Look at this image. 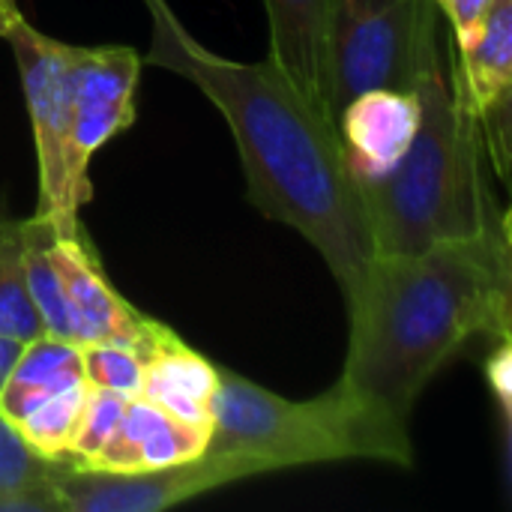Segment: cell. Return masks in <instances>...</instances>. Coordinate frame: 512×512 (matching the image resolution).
<instances>
[{
    "instance_id": "cell-1",
    "label": "cell",
    "mask_w": 512,
    "mask_h": 512,
    "mask_svg": "<svg viewBox=\"0 0 512 512\" xmlns=\"http://www.w3.org/2000/svg\"><path fill=\"white\" fill-rule=\"evenodd\" d=\"M144 3L153 30L147 60L189 78L222 111L252 207L303 234L348 297L375 258V243L336 123L270 57L258 63L219 57L186 33L165 0Z\"/></svg>"
},
{
    "instance_id": "cell-2",
    "label": "cell",
    "mask_w": 512,
    "mask_h": 512,
    "mask_svg": "<svg viewBox=\"0 0 512 512\" xmlns=\"http://www.w3.org/2000/svg\"><path fill=\"white\" fill-rule=\"evenodd\" d=\"M510 216L423 252L375 255L345 297L342 384L408 423L438 369L471 339H510Z\"/></svg>"
},
{
    "instance_id": "cell-3",
    "label": "cell",
    "mask_w": 512,
    "mask_h": 512,
    "mask_svg": "<svg viewBox=\"0 0 512 512\" xmlns=\"http://www.w3.org/2000/svg\"><path fill=\"white\" fill-rule=\"evenodd\" d=\"M414 90L420 126L411 147L387 174L360 183L375 255L423 252L504 219L483 177V135L444 15L426 33Z\"/></svg>"
},
{
    "instance_id": "cell-4",
    "label": "cell",
    "mask_w": 512,
    "mask_h": 512,
    "mask_svg": "<svg viewBox=\"0 0 512 512\" xmlns=\"http://www.w3.org/2000/svg\"><path fill=\"white\" fill-rule=\"evenodd\" d=\"M207 450L252 456L267 474L348 459L399 468L414 462L408 423L366 402L342 381L315 399L291 402L222 366L210 399Z\"/></svg>"
},
{
    "instance_id": "cell-5",
    "label": "cell",
    "mask_w": 512,
    "mask_h": 512,
    "mask_svg": "<svg viewBox=\"0 0 512 512\" xmlns=\"http://www.w3.org/2000/svg\"><path fill=\"white\" fill-rule=\"evenodd\" d=\"M435 0H333L327 30V117L372 87L414 90Z\"/></svg>"
},
{
    "instance_id": "cell-6",
    "label": "cell",
    "mask_w": 512,
    "mask_h": 512,
    "mask_svg": "<svg viewBox=\"0 0 512 512\" xmlns=\"http://www.w3.org/2000/svg\"><path fill=\"white\" fill-rule=\"evenodd\" d=\"M9 42L21 90L30 114L36 168H39V201L36 216H45L57 234H78V207L66 183V135H69V102H72V54L66 45L42 30H36L18 9L0 27Z\"/></svg>"
},
{
    "instance_id": "cell-7",
    "label": "cell",
    "mask_w": 512,
    "mask_h": 512,
    "mask_svg": "<svg viewBox=\"0 0 512 512\" xmlns=\"http://www.w3.org/2000/svg\"><path fill=\"white\" fill-rule=\"evenodd\" d=\"M267 474V468L243 453H213L147 471H105L57 462L51 495L63 512H159L213 489Z\"/></svg>"
},
{
    "instance_id": "cell-8",
    "label": "cell",
    "mask_w": 512,
    "mask_h": 512,
    "mask_svg": "<svg viewBox=\"0 0 512 512\" xmlns=\"http://www.w3.org/2000/svg\"><path fill=\"white\" fill-rule=\"evenodd\" d=\"M141 57L126 45H75L72 102L66 135V183L75 207L90 201L87 168L93 153L135 123Z\"/></svg>"
},
{
    "instance_id": "cell-9",
    "label": "cell",
    "mask_w": 512,
    "mask_h": 512,
    "mask_svg": "<svg viewBox=\"0 0 512 512\" xmlns=\"http://www.w3.org/2000/svg\"><path fill=\"white\" fill-rule=\"evenodd\" d=\"M51 258L63 279L75 345L111 342L147 357L171 333V327L141 315L132 303L120 297V291L102 273V264L84 231L54 234Z\"/></svg>"
},
{
    "instance_id": "cell-10",
    "label": "cell",
    "mask_w": 512,
    "mask_h": 512,
    "mask_svg": "<svg viewBox=\"0 0 512 512\" xmlns=\"http://www.w3.org/2000/svg\"><path fill=\"white\" fill-rule=\"evenodd\" d=\"M459 75L501 180L510 174L512 0H495L471 45L456 48Z\"/></svg>"
},
{
    "instance_id": "cell-11",
    "label": "cell",
    "mask_w": 512,
    "mask_h": 512,
    "mask_svg": "<svg viewBox=\"0 0 512 512\" xmlns=\"http://www.w3.org/2000/svg\"><path fill=\"white\" fill-rule=\"evenodd\" d=\"M420 126L417 90L372 87L336 117V132L357 183L387 174L411 147Z\"/></svg>"
},
{
    "instance_id": "cell-12",
    "label": "cell",
    "mask_w": 512,
    "mask_h": 512,
    "mask_svg": "<svg viewBox=\"0 0 512 512\" xmlns=\"http://www.w3.org/2000/svg\"><path fill=\"white\" fill-rule=\"evenodd\" d=\"M207 450V432L171 417L147 399H129L105 447L84 468L147 471L189 462Z\"/></svg>"
},
{
    "instance_id": "cell-13",
    "label": "cell",
    "mask_w": 512,
    "mask_h": 512,
    "mask_svg": "<svg viewBox=\"0 0 512 512\" xmlns=\"http://www.w3.org/2000/svg\"><path fill=\"white\" fill-rule=\"evenodd\" d=\"M333 0H264L270 60L327 114V30Z\"/></svg>"
},
{
    "instance_id": "cell-14",
    "label": "cell",
    "mask_w": 512,
    "mask_h": 512,
    "mask_svg": "<svg viewBox=\"0 0 512 512\" xmlns=\"http://www.w3.org/2000/svg\"><path fill=\"white\" fill-rule=\"evenodd\" d=\"M219 366L192 351L174 330L144 357L141 399L159 405L171 417L210 435V399Z\"/></svg>"
},
{
    "instance_id": "cell-15",
    "label": "cell",
    "mask_w": 512,
    "mask_h": 512,
    "mask_svg": "<svg viewBox=\"0 0 512 512\" xmlns=\"http://www.w3.org/2000/svg\"><path fill=\"white\" fill-rule=\"evenodd\" d=\"M84 384L78 345L51 333H42L24 342L3 390H0V414L9 423H18L39 402Z\"/></svg>"
},
{
    "instance_id": "cell-16",
    "label": "cell",
    "mask_w": 512,
    "mask_h": 512,
    "mask_svg": "<svg viewBox=\"0 0 512 512\" xmlns=\"http://www.w3.org/2000/svg\"><path fill=\"white\" fill-rule=\"evenodd\" d=\"M54 234L57 228L45 216L33 213L30 219H24V279H27V291L42 318L45 333L72 342V318H69L63 279L51 258Z\"/></svg>"
},
{
    "instance_id": "cell-17",
    "label": "cell",
    "mask_w": 512,
    "mask_h": 512,
    "mask_svg": "<svg viewBox=\"0 0 512 512\" xmlns=\"http://www.w3.org/2000/svg\"><path fill=\"white\" fill-rule=\"evenodd\" d=\"M42 333L24 279V219H0V336L30 342Z\"/></svg>"
},
{
    "instance_id": "cell-18",
    "label": "cell",
    "mask_w": 512,
    "mask_h": 512,
    "mask_svg": "<svg viewBox=\"0 0 512 512\" xmlns=\"http://www.w3.org/2000/svg\"><path fill=\"white\" fill-rule=\"evenodd\" d=\"M87 381L75 384L45 402H39L30 414H24L18 423V435L48 462H66L69 459V444L75 435V426L81 420L84 402H87Z\"/></svg>"
},
{
    "instance_id": "cell-19",
    "label": "cell",
    "mask_w": 512,
    "mask_h": 512,
    "mask_svg": "<svg viewBox=\"0 0 512 512\" xmlns=\"http://www.w3.org/2000/svg\"><path fill=\"white\" fill-rule=\"evenodd\" d=\"M81 372L87 387L108 390L123 399H138L144 390V357L132 348L111 342H87L78 345Z\"/></svg>"
},
{
    "instance_id": "cell-20",
    "label": "cell",
    "mask_w": 512,
    "mask_h": 512,
    "mask_svg": "<svg viewBox=\"0 0 512 512\" xmlns=\"http://www.w3.org/2000/svg\"><path fill=\"white\" fill-rule=\"evenodd\" d=\"M57 462L42 459L0 414V492H48ZM57 501V498H54Z\"/></svg>"
},
{
    "instance_id": "cell-21",
    "label": "cell",
    "mask_w": 512,
    "mask_h": 512,
    "mask_svg": "<svg viewBox=\"0 0 512 512\" xmlns=\"http://www.w3.org/2000/svg\"><path fill=\"white\" fill-rule=\"evenodd\" d=\"M126 402L129 399H123L117 393L93 390L90 387L87 402H84V411H81V420H78L75 435H72V444H69L66 465H90L96 459V453L105 447V441L111 438L114 426L120 423V417L126 411Z\"/></svg>"
},
{
    "instance_id": "cell-22",
    "label": "cell",
    "mask_w": 512,
    "mask_h": 512,
    "mask_svg": "<svg viewBox=\"0 0 512 512\" xmlns=\"http://www.w3.org/2000/svg\"><path fill=\"white\" fill-rule=\"evenodd\" d=\"M492 3L495 0H435L444 21L450 24V36H453L456 48H465L474 42Z\"/></svg>"
},
{
    "instance_id": "cell-23",
    "label": "cell",
    "mask_w": 512,
    "mask_h": 512,
    "mask_svg": "<svg viewBox=\"0 0 512 512\" xmlns=\"http://www.w3.org/2000/svg\"><path fill=\"white\" fill-rule=\"evenodd\" d=\"M486 381H489L492 393L498 396V402H501V408H504V414H507L504 420H510V411H512V402H510V393H512L510 339H498L495 351L489 354V360H486Z\"/></svg>"
},
{
    "instance_id": "cell-24",
    "label": "cell",
    "mask_w": 512,
    "mask_h": 512,
    "mask_svg": "<svg viewBox=\"0 0 512 512\" xmlns=\"http://www.w3.org/2000/svg\"><path fill=\"white\" fill-rule=\"evenodd\" d=\"M0 512H63L48 492H0Z\"/></svg>"
},
{
    "instance_id": "cell-25",
    "label": "cell",
    "mask_w": 512,
    "mask_h": 512,
    "mask_svg": "<svg viewBox=\"0 0 512 512\" xmlns=\"http://www.w3.org/2000/svg\"><path fill=\"white\" fill-rule=\"evenodd\" d=\"M21 348H24V342H21V339L0 336V390H3V384H6V378H9V372H12V366H15L18 354H21Z\"/></svg>"
},
{
    "instance_id": "cell-26",
    "label": "cell",
    "mask_w": 512,
    "mask_h": 512,
    "mask_svg": "<svg viewBox=\"0 0 512 512\" xmlns=\"http://www.w3.org/2000/svg\"><path fill=\"white\" fill-rule=\"evenodd\" d=\"M15 9H18V6H15V0H0V27L6 24V18H9Z\"/></svg>"
}]
</instances>
